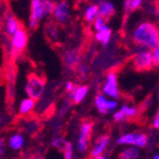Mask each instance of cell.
<instances>
[{"label": "cell", "instance_id": "836d02e7", "mask_svg": "<svg viewBox=\"0 0 159 159\" xmlns=\"http://www.w3.org/2000/svg\"><path fill=\"white\" fill-rule=\"evenodd\" d=\"M154 159H159V156H158V154H157V155H155Z\"/></svg>", "mask_w": 159, "mask_h": 159}, {"label": "cell", "instance_id": "1f68e13d", "mask_svg": "<svg viewBox=\"0 0 159 159\" xmlns=\"http://www.w3.org/2000/svg\"><path fill=\"white\" fill-rule=\"evenodd\" d=\"M34 159H43V157H41V156H36Z\"/></svg>", "mask_w": 159, "mask_h": 159}, {"label": "cell", "instance_id": "ac0fdd59", "mask_svg": "<svg viewBox=\"0 0 159 159\" xmlns=\"http://www.w3.org/2000/svg\"><path fill=\"white\" fill-rule=\"evenodd\" d=\"M96 107L98 109V111L102 115H106L108 112V109H107V99L105 98V96L102 95H97L95 99Z\"/></svg>", "mask_w": 159, "mask_h": 159}, {"label": "cell", "instance_id": "9c48e42d", "mask_svg": "<svg viewBox=\"0 0 159 159\" xmlns=\"http://www.w3.org/2000/svg\"><path fill=\"white\" fill-rule=\"evenodd\" d=\"M109 136L108 135H101L97 138L95 145H93V149L90 152V158L91 159H97L99 156H101V154L103 152V150L107 148L109 143Z\"/></svg>", "mask_w": 159, "mask_h": 159}, {"label": "cell", "instance_id": "e575fe53", "mask_svg": "<svg viewBox=\"0 0 159 159\" xmlns=\"http://www.w3.org/2000/svg\"><path fill=\"white\" fill-rule=\"evenodd\" d=\"M25 159H29V158H25Z\"/></svg>", "mask_w": 159, "mask_h": 159}, {"label": "cell", "instance_id": "44dd1931", "mask_svg": "<svg viewBox=\"0 0 159 159\" xmlns=\"http://www.w3.org/2000/svg\"><path fill=\"white\" fill-rule=\"evenodd\" d=\"M141 3H143L141 0H127V1H125L126 15H129L130 12L136 11L141 6Z\"/></svg>", "mask_w": 159, "mask_h": 159}, {"label": "cell", "instance_id": "8fae6325", "mask_svg": "<svg viewBox=\"0 0 159 159\" xmlns=\"http://www.w3.org/2000/svg\"><path fill=\"white\" fill-rule=\"evenodd\" d=\"M115 12H116L115 6L110 1H100L98 3V15L101 18L107 20L109 17L114 16Z\"/></svg>", "mask_w": 159, "mask_h": 159}, {"label": "cell", "instance_id": "83f0119b", "mask_svg": "<svg viewBox=\"0 0 159 159\" xmlns=\"http://www.w3.org/2000/svg\"><path fill=\"white\" fill-rule=\"evenodd\" d=\"M118 107V102L115 100H107V109L109 110H114Z\"/></svg>", "mask_w": 159, "mask_h": 159}, {"label": "cell", "instance_id": "d6986e66", "mask_svg": "<svg viewBox=\"0 0 159 159\" xmlns=\"http://www.w3.org/2000/svg\"><path fill=\"white\" fill-rule=\"evenodd\" d=\"M78 52L75 50H69L65 53V62L67 64V66L69 67H75L78 62Z\"/></svg>", "mask_w": 159, "mask_h": 159}, {"label": "cell", "instance_id": "8992f818", "mask_svg": "<svg viewBox=\"0 0 159 159\" xmlns=\"http://www.w3.org/2000/svg\"><path fill=\"white\" fill-rule=\"evenodd\" d=\"M93 122L86 121L80 126L79 138H78V149L79 151H85L88 147V143L93 135Z\"/></svg>", "mask_w": 159, "mask_h": 159}, {"label": "cell", "instance_id": "d590c367", "mask_svg": "<svg viewBox=\"0 0 159 159\" xmlns=\"http://www.w3.org/2000/svg\"><path fill=\"white\" fill-rule=\"evenodd\" d=\"M0 121H1V118H0Z\"/></svg>", "mask_w": 159, "mask_h": 159}, {"label": "cell", "instance_id": "7c38bea8", "mask_svg": "<svg viewBox=\"0 0 159 159\" xmlns=\"http://www.w3.org/2000/svg\"><path fill=\"white\" fill-rule=\"evenodd\" d=\"M88 90H89L88 86H80V87H78V88L75 87V89L71 91L72 93L71 96H72V100H74V102L76 103V105L81 102V101L86 98V96H87V93H88Z\"/></svg>", "mask_w": 159, "mask_h": 159}, {"label": "cell", "instance_id": "9a60e30c", "mask_svg": "<svg viewBox=\"0 0 159 159\" xmlns=\"http://www.w3.org/2000/svg\"><path fill=\"white\" fill-rule=\"evenodd\" d=\"M139 149L136 147H128L119 154V159H139Z\"/></svg>", "mask_w": 159, "mask_h": 159}, {"label": "cell", "instance_id": "277c9868", "mask_svg": "<svg viewBox=\"0 0 159 159\" xmlns=\"http://www.w3.org/2000/svg\"><path fill=\"white\" fill-rule=\"evenodd\" d=\"M131 65L137 71H148L155 66L150 51L147 50L135 53L131 57Z\"/></svg>", "mask_w": 159, "mask_h": 159}, {"label": "cell", "instance_id": "484cf974", "mask_svg": "<svg viewBox=\"0 0 159 159\" xmlns=\"http://www.w3.org/2000/svg\"><path fill=\"white\" fill-rule=\"evenodd\" d=\"M150 53L151 57H152V60H154V65L157 67L159 64V47H155L154 49H151Z\"/></svg>", "mask_w": 159, "mask_h": 159}, {"label": "cell", "instance_id": "f546056e", "mask_svg": "<svg viewBox=\"0 0 159 159\" xmlns=\"http://www.w3.org/2000/svg\"><path fill=\"white\" fill-rule=\"evenodd\" d=\"M152 126H154L156 129L159 128V112L158 111H157L156 115H155V119H154V121H152Z\"/></svg>", "mask_w": 159, "mask_h": 159}, {"label": "cell", "instance_id": "7a4b0ae2", "mask_svg": "<svg viewBox=\"0 0 159 159\" xmlns=\"http://www.w3.org/2000/svg\"><path fill=\"white\" fill-rule=\"evenodd\" d=\"M30 5L31 7H30L29 25L32 29H36L43 17L51 13L55 2L50 0H32Z\"/></svg>", "mask_w": 159, "mask_h": 159}, {"label": "cell", "instance_id": "603a6c76", "mask_svg": "<svg viewBox=\"0 0 159 159\" xmlns=\"http://www.w3.org/2000/svg\"><path fill=\"white\" fill-rule=\"evenodd\" d=\"M67 143H68V141H67L66 139H64V138H56V139H53L52 140L51 145H52V147H55L56 149L62 151L65 147H66Z\"/></svg>", "mask_w": 159, "mask_h": 159}, {"label": "cell", "instance_id": "52a82bcc", "mask_svg": "<svg viewBox=\"0 0 159 159\" xmlns=\"http://www.w3.org/2000/svg\"><path fill=\"white\" fill-rule=\"evenodd\" d=\"M102 93L106 96L111 98L119 97V89H118V82H117V75L115 72H109L106 77V81L102 87Z\"/></svg>", "mask_w": 159, "mask_h": 159}, {"label": "cell", "instance_id": "30bf717a", "mask_svg": "<svg viewBox=\"0 0 159 159\" xmlns=\"http://www.w3.org/2000/svg\"><path fill=\"white\" fill-rule=\"evenodd\" d=\"M20 27H21L20 22L18 21V19L13 16L12 13H8V15L6 16L5 28H6V34H8V36L12 37Z\"/></svg>", "mask_w": 159, "mask_h": 159}, {"label": "cell", "instance_id": "4fadbf2b", "mask_svg": "<svg viewBox=\"0 0 159 159\" xmlns=\"http://www.w3.org/2000/svg\"><path fill=\"white\" fill-rule=\"evenodd\" d=\"M110 38H111V29L107 26L101 28V29L98 30L97 34H96V39H97V41L101 43L103 46H106L107 43H109Z\"/></svg>", "mask_w": 159, "mask_h": 159}, {"label": "cell", "instance_id": "4dcf8cb0", "mask_svg": "<svg viewBox=\"0 0 159 159\" xmlns=\"http://www.w3.org/2000/svg\"><path fill=\"white\" fill-rule=\"evenodd\" d=\"M74 89H75L74 82H71V81L67 82V85H66V90H67V91H72Z\"/></svg>", "mask_w": 159, "mask_h": 159}, {"label": "cell", "instance_id": "6da1fadb", "mask_svg": "<svg viewBox=\"0 0 159 159\" xmlns=\"http://www.w3.org/2000/svg\"><path fill=\"white\" fill-rule=\"evenodd\" d=\"M131 38H133V43L135 45L154 49L155 47H158L159 43L158 27L154 22L143 21L135 28L133 34H131Z\"/></svg>", "mask_w": 159, "mask_h": 159}, {"label": "cell", "instance_id": "3957f363", "mask_svg": "<svg viewBox=\"0 0 159 159\" xmlns=\"http://www.w3.org/2000/svg\"><path fill=\"white\" fill-rule=\"evenodd\" d=\"M46 79L40 77L36 72H31L28 75L26 84V93L29 96V98L34 101L41 98L43 91H45Z\"/></svg>", "mask_w": 159, "mask_h": 159}, {"label": "cell", "instance_id": "7402d4cb", "mask_svg": "<svg viewBox=\"0 0 159 159\" xmlns=\"http://www.w3.org/2000/svg\"><path fill=\"white\" fill-rule=\"evenodd\" d=\"M62 154H64V159H72L74 158V147H72L71 143H67L66 147L62 150Z\"/></svg>", "mask_w": 159, "mask_h": 159}, {"label": "cell", "instance_id": "f1b7e54d", "mask_svg": "<svg viewBox=\"0 0 159 159\" xmlns=\"http://www.w3.org/2000/svg\"><path fill=\"white\" fill-rule=\"evenodd\" d=\"M5 151H6L5 139H1V138H0V159L2 158V156L5 155Z\"/></svg>", "mask_w": 159, "mask_h": 159}, {"label": "cell", "instance_id": "cb8c5ba5", "mask_svg": "<svg viewBox=\"0 0 159 159\" xmlns=\"http://www.w3.org/2000/svg\"><path fill=\"white\" fill-rule=\"evenodd\" d=\"M121 109H122V111L125 112L126 118H134V117H136V115H137V110H136V108L128 107L127 105H122Z\"/></svg>", "mask_w": 159, "mask_h": 159}, {"label": "cell", "instance_id": "2e32d148", "mask_svg": "<svg viewBox=\"0 0 159 159\" xmlns=\"http://www.w3.org/2000/svg\"><path fill=\"white\" fill-rule=\"evenodd\" d=\"M148 143V136L143 133H134V146L136 148H143Z\"/></svg>", "mask_w": 159, "mask_h": 159}, {"label": "cell", "instance_id": "d6a6232c", "mask_svg": "<svg viewBox=\"0 0 159 159\" xmlns=\"http://www.w3.org/2000/svg\"><path fill=\"white\" fill-rule=\"evenodd\" d=\"M97 159H106V158H105V156H102V155H101V156H99Z\"/></svg>", "mask_w": 159, "mask_h": 159}, {"label": "cell", "instance_id": "e0dca14e", "mask_svg": "<svg viewBox=\"0 0 159 159\" xmlns=\"http://www.w3.org/2000/svg\"><path fill=\"white\" fill-rule=\"evenodd\" d=\"M36 106V101H34L32 99L27 98L24 99L20 103V107H19V114L20 115H27L29 114L30 111H32V109Z\"/></svg>", "mask_w": 159, "mask_h": 159}, {"label": "cell", "instance_id": "4316f807", "mask_svg": "<svg viewBox=\"0 0 159 159\" xmlns=\"http://www.w3.org/2000/svg\"><path fill=\"white\" fill-rule=\"evenodd\" d=\"M114 119L115 121H124V120L126 119V116H125V112L122 111V109L120 108V110H118V111H116L114 114Z\"/></svg>", "mask_w": 159, "mask_h": 159}, {"label": "cell", "instance_id": "ffe728a7", "mask_svg": "<svg viewBox=\"0 0 159 159\" xmlns=\"http://www.w3.org/2000/svg\"><path fill=\"white\" fill-rule=\"evenodd\" d=\"M97 16H98V6L97 5H91L86 9L85 19L87 22H93Z\"/></svg>", "mask_w": 159, "mask_h": 159}, {"label": "cell", "instance_id": "d4e9b609", "mask_svg": "<svg viewBox=\"0 0 159 159\" xmlns=\"http://www.w3.org/2000/svg\"><path fill=\"white\" fill-rule=\"evenodd\" d=\"M105 26H106V19L101 18V17H99V16L96 17V19L93 20V27H95V29L98 31V30H100L101 28H103Z\"/></svg>", "mask_w": 159, "mask_h": 159}, {"label": "cell", "instance_id": "5bb4252c", "mask_svg": "<svg viewBox=\"0 0 159 159\" xmlns=\"http://www.w3.org/2000/svg\"><path fill=\"white\" fill-rule=\"evenodd\" d=\"M25 145V138L20 134H15L9 138V147L13 150H20Z\"/></svg>", "mask_w": 159, "mask_h": 159}, {"label": "cell", "instance_id": "5b68a950", "mask_svg": "<svg viewBox=\"0 0 159 159\" xmlns=\"http://www.w3.org/2000/svg\"><path fill=\"white\" fill-rule=\"evenodd\" d=\"M27 43H28V34H27V30L21 26L17 30L16 34H13L12 39H11V56H19L26 49Z\"/></svg>", "mask_w": 159, "mask_h": 159}, {"label": "cell", "instance_id": "ba28073f", "mask_svg": "<svg viewBox=\"0 0 159 159\" xmlns=\"http://www.w3.org/2000/svg\"><path fill=\"white\" fill-rule=\"evenodd\" d=\"M53 18L56 19L58 22H66L70 18V10H69V6L65 1H59V2H55L52 8Z\"/></svg>", "mask_w": 159, "mask_h": 159}, {"label": "cell", "instance_id": "8d00e7d4", "mask_svg": "<svg viewBox=\"0 0 159 159\" xmlns=\"http://www.w3.org/2000/svg\"><path fill=\"white\" fill-rule=\"evenodd\" d=\"M0 3H1V2H0Z\"/></svg>", "mask_w": 159, "mask_h": 159}]
</instances>
